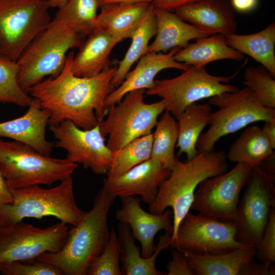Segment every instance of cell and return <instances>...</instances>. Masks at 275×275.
Here are the masks:
<instances>
[{
	"label": "cell",
	"instance_id": "cell-1",
	"mask_svg": "<svg viewBox=\"0 0 275 275\" xmlns=\"http://www.w3.org/2000/svg\"><path fill=\"white\" fill-rule=\"evenodd\" d=\"M74 52H69L64 66L56 76H50L28 90L50 114L49 124L66 120L83 129L98 125L106 114V97L114 90L112 80L117 66L110 67L91 77H79L71 70Z\"/></svg>",
	"mask_w": 275,
	"mask_h": 275
},
{
	"label": "cell",
	"instance_id": "cell-2",
	"mask_svg": "<svg viewBox=\"0 0 275 275\" xmlns=\"http://www.w3.org/2000/svg\"><path fill=\"white\" fill-rule=\"evenodd\" d=\"M116 198L103 186L95 196L92 208L69 229L63 247L55 253H43L35 260L57 267L64 275H87L108 241V215Z\"/></svg>",
	"mask_w": 275,
	"mask_h": 275
},
{
	"label": "cell",
	"instance_id": "cell-3",
	"mask_svg": "<svg viewBox=\"0 0 275 275\" xmlns=\"http://www.w3.org/2000/svg\"><path fill=\"white\" fill-rule=\"evenodd\" d=\"M85 37L71 22L56 14L16 61L20 86L28 92L45 76H57L64 66L68 51L79 48Z\"/></svg>",
	"mask_w": 275,
	"mask_h": 275
},
{
	"label": "cell",
	"instance_id": "cell-4",
	"mask_svg": "<svg viewBox=\"0 0 275 275\" xmlns=\"http://www.w3.org/2000/svg\"><path fill=\"white\" fill-rule=\"evenodd\" d=\"M227 156L223 151L199 153L194 158L185 161L177 158L170 176L160 184L156 197L149 205L150 212L162 213L172 208L173 232L172 242L178 225L190 211L196 189L205 179L227 171Z\"/></svg>",
	"mask_w": 275,
	"mask_h": 275
},
{
	"label": "cell",
	"instance_id": "cell-5",
	"mask_svg": "<svg viewBox=\"0 0 275 275\" xmlns=\"http://www.w3.org/2000/svg\"><path fill=\"white\" fill-rule=\"evenodd\" d=\"M14 201L0 209V227L13 225L24 218L40 219L53 216L67 225H76L86 211L76 205L72 177L53 187L43 188L35 185L13 189Z\"/></svg>",
	"mask_w": 275,
	"mask_h": 275
},
{
	"label": "cell",
	"instance_id": "cell-6",
	"mask_svg": "<svg viewBox=\"0 0 275 275\" xmlns=\"http://www.w3.org/2000/svg\"><path fill=\"white\" fill-rule=\"evenodd\" d=\"M77 167L67 158H52L21 142L0 139V171L12 189L51 185L71 177Z\"/></svg>",
	"mask_w": 275,
	"mask_h": 275
},
{
	"label": "cell",
	"instance_id": "cell-7",
	"mask_svg": "<svg viewBox=\"0 0 275 275\" xmlns=\"http://www.w3.org/2000/svg\"><path fill=\"white\" fill-rule=\"evenodd\" d=\"M209 103L218 109L211 113L208 129L198 139L196 147L199 153L213 152L221 138L252 123L275 119V108L260 104L247 87L212 96Z\"/></svg>",
	"mask_w": 275,
	"mask_h": 275
},
{
	"label": "cell",
	"instance_id": "cell-8",
	"mask_svg": "<svg viewBox=\"0 0 275 275\" xmlns=\"http://www.w3.org/2000/svg\"><path fill=\"white\" fill-rule=\"evenodd\" d=\"M146 90L127 93L118 103L106 109V118L99 126L102 135H108L106 145L116 150L139 137L151 133L157 118L166 109L163 99L152 103L144 101Z\"/></svg>",
	"mask_w": 275,
	"mask_h": 275
},
{
	"label": "cell",
	"instance_id": "cell-9",
	"mask_svg": "<svg viewBox=\"0 0 275 275\" xmlns=\"http://www.w3.org/2000/svg\"><path fill=\"white\" fill-rule=\"evenodd\" d=\"M47 0H0V56L17 61L49 24Z\"/></svg>",
	"mask_w": 275,
	"mask_h": 275
},
{
	"label": "cell",
	"instance_id": "cell-10",
	"mask_svg": "<svg viewBox=\"0 0 275 275\" xmlns=\"http://www.w3.org/2000/svg\"><path fill=\"white\" fill-rule=\"evenodd\" d=\"M180 75L170 79H155L153 86L145 91L158 96L166 103V109L178 120L189 105L200 100L209 98L239 89L227 84L237 73L230 76H215L207 72L205 67L191 66Z\"/></svg>",
	"mask_w": 275,
	"mask_h": 275
},
{
	"label": "cell",
	"instance_id": "cell-11",
	"mask_svg": "<svg viewBox=\"0 0 275 275\" xmlns=\"http://www.w3.org/2000/svg\"><path fill=\"white\" fill-rule=\"evenodd\" d=\"M235 223L189 211L180 222L171 248L201 255L227 253L245 245L237 238Z\"/></svg>",
	"mask_w": 275,
	"mask_h": 275
},
{
	"label": "cell",
	"instance_id": "cell-12",
	"mask_svg": "<svg viewBox=\"0 0 275 275\" xmlns=\"http://www.w3.org/2000/svg\"><path fill=\"white\" fill-rule=\"evenodd\" d=\"M275 178L259 166L250 172L237 210V239L242 243L258 246L271 210L275 208Z\"/></svg>",
	"mask_w": 275,
	"mask_h": 275
},
{
	"label": "cell",
	"instance_id": "cell-13",
	"mask_svg": "<svg viewBox=\"0 0 275 275\" xmlns=\"http://www.w3.org/2000/svg\"><path fill=\"white\" fill-rule=\"evenodd\" d=\"M69 228L60 222L41 228L22 221L0 227V266L14 261H31L41 254L59 251Z\"/></svg>",
	"mask_w": 275,
	"mask_h": 275
},
{
	"label": "cell",
	"instance_id": "cell-14",
	"mask_svg": "<svg viewBox=\"0 0 275 275\" xmlns=\"http://www.w3.org/2000/svg\"><path fill=\"white\" fill-rule=\"evenodd\" d=\"M252 168L239 162L228 172L205 179L196 189L190 209L219 221L236 223L240 193Z\"/></svg>",
	"mask_w": 275,
	"mask_h": 275
},
{
	"label": "cell",
	"instance_id": "cell-15",
	"mask_svg": "<svg viewBox=\"0 0 275 275\" xmlns=\"http://www.w3.org/2000/svg\"><path fill=\"white\" fill-rule=\"evenodd\" d=\"M99 124L83 129L66 120L57 125L49 124V129L56 139L54 147L66 150L67 159L103 175L107 173L111 165L112 151L105 143Z\"/></svg>",
	"mask_w": 275,
	"mask_h": 275
},
{
	"label": "cell",
	"instance_id": "cell-16",
	"mask_svg": "<svg viewBox=\"0 0 275 275\" xmlns=\"http://www.w3.org/2000/svg\"><path fill=\"white\" fill-rule=\"evenodd\" d=\"M194 275H274V265L257 263L256 249L245 245L216 255L183 252Z\"/></svg>",
	"mask_w": 275,
	"mask_h": 275
},
{
	"label": "cell",
	"instance_id": "cell-17",
	"mask_svg": "<svg viewBox=\"0 0 275 275\" xmlns=\"http://www.w3.org/2000/svg\"><path fill=\"white\" fill-rule=\"evenodd\" d=\"M121 199V206L116 212V218L129 226L133 237L141 244L142 256L149 257L156 249L154 240L159 231L163 230L172 235V210L167 209L161 213L154 214L146 212L141 207L139 198L128 196Z\"/></svg>",
	"mask_w": 275,
	"mask_h": 275
},
{
	"label": "cell",
	"instance_id": "cell-18",
	"mask_svg": "<svg viewBox=\"0 0 275 275\" xmlns=\"http://www.w3.org/2000/svg\"><path fill=\"white\" fill-rule=\"evenodd\" d=\"M171 172L150 158L116 178L105 179L103 186L116 197L139 195L150 205L156 197L160 184Z\"/></svg>",
	"mask_w": 275,
	"mask_h": 275
},
{
	"label": "cell",
	"instance_id": "cell-19",
	"mask_svg": "<svg viewBox=\"0 0 275 275\" xmlns=\"http://www.w3.org/2000/svg\"><path fill=\"white\" fill-rule=\"evenodd\" d=\"M184 21L207 35L235 34L237 22L228 0H200L175 11Z\"/></svg>",
	"mask_w": 275,
	"mask_h": 275
},
{
	"label": "cell",
	"instance_id": "cell-20",
	"mask_svg": "<svg viewBox=\"0 0 275 275\" xmlns=\"http://www.w3.org/2000/svg\"><path fill=\"white\" fill-rule=\"evenodd\" d=\"M26 112L13 120L0 122V138H7L26 144L37 152L50 156L54 144L45 136L49 112L33 98Z\"/></svg>",
	"mask_w": 275,
	"mask_h": 275
},
{
	"label": "cell",
	"instance_id": "cell-21",
	"mask_svg": "<svg viewBox=\"0 0 275 275\" xmlns=\"http://www.w3.org/2000/svg\"><path fill=\"white\" fill-rule=\"evenodd\" d=\"M181 48L175 47L167 53L148 52L143 55L135 67L126 74L123 82L114 89L106 97L105 109L119 102L128 92L132 91L152 88L156 75L161 70L173 68L183 71L189 66L176 61L174 54Z\"/></svg>",
	"mask_w": 275,
	"mask_h": 275
},
{
	"label": "cell",
	"instance_id": "cell-22",
	"mask_svg": "<svg viewBox=\"0 0 275 275\" xmlns=\"http://www.w3.org/2000/svg\"><path fill=\"white\" fill-rule=\"evenodd\" d=\"M120 41L107 32L94 29L79 47L71 63L76 76L91 77L111 67L109 56Z\"/></svg>",
	"mask_w": 275,
	"mask_h": 275
},
{
	"label": "cell",
	"instance_id": "cell-23",
	"mask_svg": "<svg viewBox=\"0 0 275 275\" xmlns=\"http://www.w3.org/2000/svg\"><path fill=\"white\" fill-rule=\"evenodd\" d=\"M117 233L121 248L120 260L121 271L125 275H164L165 272L159 271L155 266V262L159 253L168 250L172 244V235L166 233L159 237L156 249L151 256L143 257L139 248L135 243L129 226L119 222Z\"/></svg>",
	"mask_w": 275,
	"mask_h": 275
},
{
	"label": "cell",
	"instance_id": "cell-24",
	"mask_svg": "<svg viewBox=\"0 0 275 275\" xmlns=\"http://www.w3.org/2000/svg\"><path fill=\"white\" fill-rule=\"evenodd\" d=\"M154 12L156 25V37L149 45L147 53L165 52L175 47L183 48L191 40L208 36L183 20L175 13L154 7Z\"/></svg>",
	"mask_w": 275,
	"mask_h": 275
},
{
	"label": "cell",
	"instance_id": "cell-25",
	"mask_svg": "<svg viewBox=\"0 0 275 275\" xmlns=\"http://www.w3.org/2000/svg\"><path fill=\"white\" fill-rule=\"evenodd\" d=\"M151 4L117 3L100 6L94 29L102 30L120 42L131 38Z\"/></svg>",
	"mask_w": 275,
	"mask_h": 275
},
{
	"label": "cell",
	"instance_id": "cell-26",
	"mask_svg": "<svg viewBox=\"0 0 275 275\" xmlns=\"http://www.w3.org/2000/svg\"><path fill=\"white\" fill-rule=\"evenodd\" d=\"M243 54L229 46L226 37L213 34L196 39L179 49L174 56V60L187 66H203L210 62L229 59L240 61Z\"/></svg>",
	"mask_w": 275,
	"mask_h": 275
},
{
	"label": "cell",
	"instance_id": "cell-27",
	"mask_svg": "<svg viewBox=\"0 0 275 275\" xmlns=\"http://www.w3.org/2000/svg\"><path fill=\"white\" fill-rule=\"evenodd\" d=\"M226 37L229 46L250 56L275 76L274 22L256 33Z\"/></svg>",
	"mask_w": 275,
	"mask_h": 275
},
{
	"label": "cell",
	"instance_id": "cell-28",
	"mask_svg": "<svg viewBox=\"0 0 275 275\" xmlns=\"http://www.w3.org/2000/svg\"><path fill=\"white\" fill-rule=\"evenodd\" d=\"M211 113V107L207 103H194L185 109L177 120L178 156L184 153L188 160L198 154L197 142L204 129L209 125Z\"/></svg>",
	"mask_w": 275,
	"mask_h": 275
},
{
	"label": "cell",
	"instance_id": "cell-29",
	"mask_svg": "<svg viewBox=\"0 0 275 275\" xmlns=\"http://www.w3.org/2000/svg\"><path fill=\"white\" fill-rule=\"evenodd\" d=\"M271 142L257 125L246 128L230 147L226 156L233 162L259 166L274 151Z\"/></svg>",
	"mask_w": 275,
	"mask_h": 275
},
{
	"label": "cell",
	"instance_id": "cell-30",
	"mask_svg": "<svg viewBox=\"0 0 275 275\" xmlns=\"http://www.w3.org/2000/svg\"><path fill=\"white\" fill-rule=\"evenodd\" d=\"M156 33L154 6L150 4L141 22L132 34L131 42L123 59L119 62L112 80L114 89L124 80L133 64L147 53L150 39Z\"/></svg>",
	"mask_w": 275,
	"mask_h": 275
},
{
	"label": "cell",
	"instance_id": "cell-31",
	"mask_svg": "<svg viewBox=\"0 0 275 275\" xmlns=\"http://www.w3.org/2000/svg\"><path fill=\"white\" fill-rule=\"evenodd\" d=\"M155 127L152 134L151 158L164 168L172 171L177 160L175 148L178 136V123L173 115L166 110Z\"/></svg>",
	"mask_w": 275,
	"mask_h": 275
},
{
	"label": "cell",
	"instance_id": "cell-32",
	"mask_svg": "<svg viewBox=\"0 0 275 275\" xmlns=\"http://www.w3.org/2000/svg\"><path fill=\"white\" fill-rule=\"evenodd\" d=\"M152 139L151 133L112 151V161L106 179L116 178L151 158Z\"/></svg>",
	"mask_w": 275,
	"mask_h": 275
},
{
	"label": "cell",
	"instance_id": "cell-33",
	"mask_svg": "<svg viewBox=\"0 0 275 275\" xmlns=\"http://www.w3.org/2000/svg\"><path fill=\"white\" fill-rule=\"evenodd\" d=\"M18 72L16 61L0 56V103L29 106L33 98L19 85Z\"/></svg>",
	"mask_w": 275,
	"mask_h": 275
},
{
	"label": "cell",
	"instance_id": "cell-34",
	"mask_svg": "<svg viewBox=\"0 0 275 275\" xmlns=\"http://www.w3.org/2000/svg\"><path fill=\"white\" fill-rule=\"evenodd\" d=\"M100 0H67L56 14L71 22L85 36L94 30Z\"/></svg>",
	"mask_w": 275,
	"mask_h": 275
},
{
	"label": "cell",
	"instance_id": "cell-35",
	"mask_svg": "<svg viewBox=\"0 0 275 275\" xmlns=\"http://www.w3.org/2000/svg\"><path fill=\"white\" fill-rule=\"evenodd\" d=\"M243 84L262 105L275 108L274 77L264 67H249L243 75Z\"/></svg>",
	"mask_w": 275,
	"mask_h": 275
},
{
	"label": "cell",
	"instance_id": "cell-36",
	"mask_svg": "<svg viewBox=\"0 0 275 275\" xmlns=\"http://www.w3.org/2000/svg\"><path fill=\"white\" fill-rule=\"evenodd\" d=\"M120 254V241L116 230L113 227L106 244L90 266L87 275H122L119 265Z\"/></svg>",
	"mask_w": 275,
	"mask_h": 275
},
{
	"label": "cell",
	"instance_id": "cell-37",
	"mask_svg": "<svg viewBox=\"0 0 275 275\" xmlns=\"http://www.w3.org/2000/svg\"><path fill=\"white\" fill-rule=\"evenodd\" d=\"M4 275H64L57 267L35 260L31 261H14L0 266Z\"/></svg>",
	"mask_w": 275,
	"mask_h": 275
},
{
	"label": "cell",
	"instance_id": "cell-38",
	"mask_svg": "<svg viewBox=\"0 0 275 275\" xmlns=\"http://www.w3.org/2000/svg\"><path fill=\"white\" fill-rule=\"evenodd\" d=\"M255 257L262 263L271 264L275 261V208L269 216L259 243L256 248Z\"/></svg>",
	"mask_w": 275,
	"mask_h": 275
},
{
	"label": "cell",
	"instance_id": "cell-39",
	"mask_svg": "<svg viewBox=\"0 0 275 275\" xmlns=\"http://www.w3.org/2000/svg\"><path fill=\"white\" fill-rule=\"evenodd\" d=\"M172 259L167 265V275H194L184 253L173 249Z\"/></svg>",
	"mask_w": 275,
	"mask_h": 275
},
{
	"label": "cell",
	"instance_id": "cell-40",
	"mask_svg": "<svg viewBox=\"0 0 275 275\" xmlns=\"http://www.w3.org/2000/svg\"><path fill=\"white\" fill-rule=\"evenodd\" d=\"M200 0H155L152 4L156 8L175 11L178 8Z\"/></svg>",
	"mask_w": 275,
	"mask_h": 275
},
{
	"label": "cell",
	"instance_id": "cell-41",
	"mask_svg": "<svg viewBox=\"0 0 275 275\" xmlns=\"http://www.w3.org/2000/svg\"><path fill=\"white\" fill-rule=\"evenodd\" d=\"M14 201L13 189L8 184L0 171V209Z\"/></svg>",
	"mask_w": 275,
	"mask_h": 275
},
{
	"label": "cell",
	"instance_id": "cell-42",
	"mask_svg": "<svg viewBox=\"0 0 275 275\" xmlns=\"http://www.w3.org/2000/svg\"><path fill=\"white\" fill-rule=\"evenodd\" d=\"M233 9L239 13H246L256 8L258 0H231Z\"/></svg>",
	"mask_w": 275,
	"mask_h": 275
},
{
	"label": "cell",
	"instance_id": "cell-43",
	"mask_svg": "<svg viewBox=\"0 0 275 275\" xmlns=\"http://www.w3.org/2000/svg\"><path fill=\"white\" fill-rule=\"evenodd\" d=\"M259 166L267 174L275 178V152L265 158Z\"/></svg>",
	"mask_w": 275,
	"mask_h": 275
},
{
	"label": "cell",
	"instance_id": "cell-44",
	"mask_svg": "<svg viewBox=\"0 0 275 275\" xmlns=\"http://www.w3.org/2000/svg\"><path fill=\"white\" fill-rule=\"evenodd\" d=\"M262 130L275 149V119L265 122Z\"/></svg>",
	"mask_w": 275,
	"mask_h": 275
},
{
	"label": "cell",
	"instance_id": "cell-45",
	"mask_svg": "<svg viewBox=\"0 0 275 275\" xmlns=\"http://www.w3.org/2000/svg\"><path fill=\"white\" fill-rule=\"evenodd\" d=\"M154 1L155 0H100V7L112 3H126L152 4Z\"/></svg>",
	"mask_w": 275,
	"mask_h": 275
},
{
	"label": "cell",
	"instance_id": "cell-46",
	"mask_svg": "<svg viewBox=\"0 0 275 275\" xmlns=\"http://www.w3.org/2000/svg\"><path fill=\"white\" fill-rule=\"evenodd\" d=\"M67 0H47L50 8H58L62 7Z\"/></svg>",
	"mask_w": 275,
	"mask_h": 275
}]
</instances>
